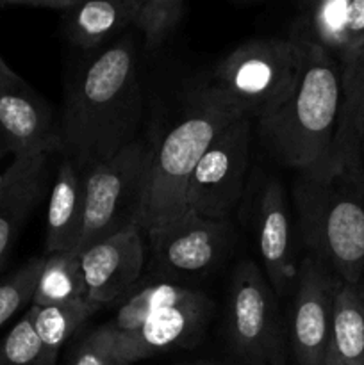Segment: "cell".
Segmentation results:
<instances>
[{
  "instance_id": "6da1fadb",
  "label": "cell",
  "mask_w": 364,
  "mask_h": 365,
  "mask_svg": "<svg viewBox=\"0 0 364 365\" xmlns=\"http://www.w3.org/2000/svg\"><path fill=\"white\" fill-rule=\"evenodd\" d=\"M141 84L132 36L91 53L74 73L59 123L61 152L81 168L132 143L141 120Z\"/></svg>"
},
{
  "instance_id": "7a4b0ae2",
  "label": "cell",
  "mask_w": 364,
  "mask_h": 365,
  "mask_svg": "<svg viewBox=\"0 0 364 365\" xmlns=\"http://www.w3.org/2000/svg\"><path fill=\"white\" fill-rule=\"evenodd\" d=\"M300 234L335 277L357 285L364 277V182L359 155L334 145L293 182Z\"/></svg>"
},
{
  "instance_id": "3957f363",
  "label": "cell",
  "mask_w": 364,
  "mask_h": 365,
  "mask_svg": "<svg viewBox=\"0 0 364 365\" xmlns=\"http://www.w3.org/2000/svg\"><path fill=\"white\" fill-rule=\"evenodd\" d=\"M302 52L300 73L288 98L257 120L264 145L293 170L332 152L343 107L341 61L323 46L293 36Z\"/></svg>"
},
{
  "instance_id": "277c9868",
  "label": "cell",
  "mask_w": 364,
  "mask_h": 365,
  "mask_svg": "<svg viewBox=\"0 0 364 365\" xmlns=\"http://www.w3.org/2000/svg\"><path fill=\"white\" fill-rule=\"evenodd\" d=\"M121 298L116 314L106 324L127 365L191 348L213 314V302L203 292L153 274Z\"/></svg>"
},
{
  "instance_id": "5b68a950",
  "label": "cell",
  "mask_w": 364,
  "mask_h": 365,
  "mask_svg": "<svg viewBox=\"0 0 364 365\" xmlns=\"http://www.w3.org/2000/svg\"><path fill=\"white\" fill-rule=\"evenodd\" d=\"M300 64L302 52L291 36L250 39L218 63L209 82L196 89L191 100L236 120H261L288 98Z\"/></svg>"
},
{
  "instance_id": "8992f818",
  "label": "cell",
  "mask_w": 364,
  "mask_h": 365,
  "mask_svg": "<svg viewBox=\"0 0 364 365\" xmlns=\"http://www.w3.org/2000/svg\"><path fill=\"white\" fill-rule=\"evenodd\" d=\"M189 110L152 145L141 232L156 230L186 210L184 196L193 170L214 135L234 121L231 114L189 98ZM239 120V118H238Z\"/></svg>"
},
{
  "instance_id": "52a82bcc",
  "label": "cell",
  "mask_w": 364,
  "mask_h": 365,
  "mask_svg": "<svg viewBox=\"0 0 364 365\" xmlns=\"http://www.w3.org/2000/svg\"><path fill=\"white\" fill-rule=\"evenodd\" d=\"M152 145L134 139L84 171V232L81 250L141 223ZM79 250V252H81Z\"/></svg>"
},
{
  "instance_id": "ba28073f",
  "label": "cell",
  "mask_w": 364,
  "mask_h": 365,
  "mask_svg": "<svg viewBox=\"0 0 364 365\" xmlns=\"http://www.w3.org/2000/svg\"><path fill=\"white\" fill-rule=\"evenodd\" d=\"M225 330L232 353L243 365L285 364L278 296L252 260H243L232 274Z\"/></svg>"
},
{
  "instance_id": "9c48e42d",
  "label": "cell",
  "mask_w": 364,
  "mask_h": 365,
  "mask_svg": "<svg viewBox=\"0 0 364 365\" xmlns=\"http://www.w3.org/2000/svg\"><path fill=\"white\" fill-rule=\"evenodd\" d=\"M252 120L239 118L225 125L193 170L184 196L186 210L228 220L243 198L250 164Z\"/></svg>"
},
{
  "instance_id": "30bf717a",
  "label": "cell",
  "mask_w": 364,
  "mask_h": 365,
  "mask_svg": "<svg viewBox=\"0 0 364 365\" xmlns=\"http://www.w3.org/2000/svg\"><path fill=\"white\" fill-rule=\"evenodd\" d=\"M152 274L181 282L216 267L234 245L228 220H213L193 210L148 232Z\"/></svg>"
},
{
  "instance_id": "8fae6325",
  "label": "cell",
  "mask_w": 364,
  "mask_h": 365,
  "mask_svg": "<svg viewBox=\"0 0 364 365\" xmlns=\"http://www.w3.org/2000/svg\"><path fill=\"white\" fill-rule=\"evenodd\" d=\"M339 285L341 280L318 257L309 253L300 260L289 323V344L296 365H325Z\"/></svg>"
},
{
  "instance_id": "7c38bea8",
  "label": "cell",
  "mask_w": 364,
  "mask_h": 365,
  "mask_svg": "<svg viewBox=\"0 0 364 365\" xmlns=\"http://www.w3.org/2000/svg\"><path fill=\"white\" fill-rule=\"evenodd\" d=\"M0 139L13 157L59 153V123L49 103L0 53Z\"/></svg>"
},
{
  "instance_id": "4fadbf2b",
  "label": "cell",
  "mask_w": 364,
  "mask_h": 365,
  "mask_svg": "<svg viewBox=\"0 0 364 365\" xmlns=\"http://www.w3.org/2000/svg\"><path fill=\"white\" fill-rule=\"evenodd\" d=\"M141 234V228L132 227L79 252L86 296L96 307L116 302L138 284L145 264Z\"/></svg>"
},
{
  "instance_id": "5bb4252c",
  "label": "cell",
  "mask_w": 364,
  "mask_h": 365,
  "mask_svg": "<svg viewBox=\"0 0 364 365\" xmlns=\"http://www.w3.org/2000/svg\"><path fill=\"white\" fill-rule=\"evenodd\" d=\"M257 250L263 273L278 298L291 294L298 277L285 191L277 178H266L256 200Z\"/></svg>"
},
{
  "instance_id": "9a60e30c",
  "label": "cell",
  "mask_w": 364,
  "mask_h": 365,
  "mask_svg": "<svg viewBox=\"0 0 364 365\" xmlns=\"http://www.w3.org/2000/svg\"><path fill=\"white\" fill-rule=\"evenodd\" d=\"M49 153L13 157L0 185V269L45 187Z\"/></svg>"
},
{
  "instance_id": "2e32d148",
  "label": "cell",
  "mask_w": 364,
  "mask_h": 365,
  "mask_svg": "<svg viewBox=\"0 0 364 365\" xmlns=\"http://www.w3.org/2000/svg\"><path fill=\"white\" fill-rule=\"evenodd\" d=\"M84 232V171L63 157L49 196L46 253L79 252Z\"/></svg>"
},
{
  "instance_id": "e0dca14e",
  "label": "cell",
  "mask_w": 364,
  "mask_h": 365,
  "mask_svg": "<svg viewBox=\"0 0 364 365\" xmlns=\"http://www.w3.org/2000/svg\"><path fill=\"white\" fill-rule=\"evenodd\" d=\"M143 0H79L63 13L64 34L71 45L96 50L134 27Z\"/></svg>"
},
{
  "instance_id": "ac0fdd59",
  "label": "cell",
  "mask_w": 364,
  "mask_h": 365,
  "mask_svg": "<svg viewBox=\"0 0 364 365\" xmlns=\"http://www.w3.org/2000/svg\"><path fill=\"white\" fill-rule=\"evenodd\" d=\"M352 0H300L302 16L293 36L313 41L341 59Z\"/></svg>"
},
{
  "instance_id": "d6986e66",
  "label": "cell",
  "mask_w": 364,
  "mask_h": 365,
  "mask_svg": "<svg viewBox=\"0 0 364 365\" xmlns=\"http://www.w3.org/2000/svg\"><path fill=\"white\" fill-rule=\"evenodd\" d=\"M98 309L100 307H96L89 299H77V302L61 303V305H32L27 310L31 314L36 334L43 344V353H45L43 365H56L61 348Z\"/></svg>"
},
{
  "instance_id": "ffe728a7",
  "label": "cell",
  "mask_w": 364,
  "mask_h": 365,
  "mask_svg": "<svg viewBox=\"0 0 364 365\" xmlns=\"http://www.w3.org/2000/svg\"><path fill=\"white\" fill-rule=\"evenodd\" d=\"M330 348L345 365H364V296L355 285L341 282L335 292Z\"/></svg>"
},
{
  "instance_id": "44dd1931",
  "label": "cell",
  "mask_w": 364,
  "mask_h": 365,
  "mask_svg": "<svg viewBox=\"0 0 364 365\" xmlns=\"http://www.w3.org/2000/svg\"><path fill=\"white\" fill-rule=\"evenodd\" d=\"M77 299H88L81 253H46L31 303L34 307H49Z\"/></svg>"
},
{
  "instance_id": "7402d4cb",
  "label": "cell",
  "mask_w": 364,
  "mask_h": 365,
  "mask_svg": "<svg viewBox=\"0 0 364 365\" xmlns=\"http://www.w3.org/2000/svg\"><path fill=\"white\" fill-rule=\"evenodd\" d=\"M343 107L335 146L359 155L364 141V45L341 59Z\"/></svg>"
},
{
  "instance_id": "603a6c76",
  "label": "cell",
  "mask_w": 364,
  "mask_h": 365,
  "mask_svg": "<svg viewBox=\"0 0 364 365\" xmlns=\"http://www.w3.org/2000/svg\"><path fill=\"white\" fill-rule=\"evenodd\" d=\"M188 0H143L134 27L141 32L146 50H156L177 29Z\"/></svg>"
},
{
  "instance_id": "cb8c5ba5",
  "label": "cell",
  "mask_w": 364,
  "mask_h": 365,
  "mask_svg": "<svg viewBox=\"0 0 364 365\" xmlns=\"http://www.w3.org/2000/svg\"><path fill=\"white\" fill-rule=\"evenodd\" d=\"M45 255L29 259L9 278L0 282V328L27 303L32 302Z\"/></svg>"
},
{
  "instance_id": "d4e9b609",
  "label": "cell",
  "mask_w": 364,
  "mask_h": 365,
  "mask_svg": "<svg viewBox=\"0 0 364 365\" xmlns=\"http://www.w3.org/2000/svg\"><path fill=\"white\" fill-rule=\"evenodd\" d=\"M43 344L31 314L25 312L0 344V365H43Z\"/></svg>"
},
{
  "instance_id": "484cf974",
  "label": "cell",
  "mask_w": 364,
  "mask_h": 365,
  "mask_svg": "<svg viewBox=\"0 0 364 365\" xmlns=\"http://www.w3.org/2000/svg\"><path fill=\"white\" fill-rule=\"evenodd\" d=\"M70 365H127L120 359L107 324L93 330L82 341Z\"/></svg>"
},
{
  "instance_id": "4316f807",
  "label": "cell",
  "mask_w": 364,
  "mask_h": 365,
  "mask_svg": "<svg viewBox=\"0 0 364 365\" xmlns=\"http://www.w3.org/2000/svg\"><path fill=\"white\" fill-rule=\"evenodd\" d=\"M364 45V0H352L346 24V43L341 59ZM339 59V61H341Z\"/></svg>"
},
{
  "instance_id": "83f0119b",
  "label": "cell",
  "mask_w": 364,
  "mask_h": 365,
  "mask_svg": "<svg viewBox=\"0 0 364 365\" xmlns=\"http://www.w3.org/2000/svg\"><path fill=\"white\" fill-rule=\"evenodd\" d=\"M79 0H0V4H9V6H29V7H46V9L66 11L75 6Z\"/></svg>"
},
{
  "instance_id": "f1b7e54d",
  "label": "cell",
  "mask_w": 364,
  "mask_h": 365,
  "mask_svg": "<svg viewBox=\"0 0 364 365\" xmlns=\"http://www.w3.org/2000/svg\"><path fill=\"white\" fill-rule=\"evenodd\" d=\"M325 365H345L341 362V360L338 359V355H335L334 351H332V348L328 349L327 353V360H325Z\"/></svg>"
},
{
  "instance_id": "f546056e",
  "label": "cell",
  "mask_w": 364,
  "mask_h": 365,
  "mask_svg": "<svg viewBox=\"0 0 364 365\" xmlns=\"http://www.w3.org/2000/svg\"><path fill=\"white\" fill-rule=\"evenodd\" d=\"M359 163H360V175H363V182H364V141L360 143L359 146Z\"/></svg>"
},
{
  "instance_id": "4dcf8cb0",
  "label": "cell",
  "mask_w": 364,
  "mask_h": 365,
  "mask_svg": "<svg viewBox=\"0 0 364 365\" xmlns=\"http://www.w3.org/2000/svg\"><path fill=\"white\" fill-rule=\"evenodd\" d=\"M7 153H9V150H7V146L4 145V141L0 139V160H2L4 155H7Z\"/></svg>"
},
{
  "instance_id": "1f68e13d",
  "label": "cell",
  "mask_w": 364,
  "mask_h": 365,
  "mask_svg": "<svg viewBox=\"0 0 364 365\" xmlns=\"http://www.w3.org/2000/svg\"><path fill=\"white\" fill-rule=\"evenodd\" d=\"M184 365H218L214 362H207V360H198V362H193V364H184Z\"/></svg>"
},
{
  "instance_id": "d6a6232c",
  "label": "cell",
  "mask_w": 364,
  "mask_h": 365,
  "mask_svg": "<svg viewBox=\"0 0 364 365\" xmlns=\"http://www.w3.org/2000/svg\"><path fill=\"white\" fill-rule=\"evenodd\" d=\"M355 287H357V289H359V291H360V294H363V296H364V277H363V278H360V282H359V284H357V285H355Z\"/></svg>"
},
{
  "instance_id": "836d02e7",
  "label": "cell",
  "mask_w": 364,
  "mask_h": 365,
  "mask_svg": "<svg viewBox=\"0 0 364 365\" xmlns=\"http://www.w3.org/2000/svg\"><path fill=\"white\" fill-rule=\"evenodd\" d=\"M236 2H257V0H236Z\"/></svg>"
},
{
  "instance_id": "e575fe53",
  "label": "cell",
  "mask_w": 364,
  "mask_h": 365,
  "mask_svg": "<svg viewBox=\"0 0 364 365\" xmlns=\"http://www.w3.org/2000/svg\"><path fill=\"white\" fill-rule=\"evenodd\" d=\"M0 185H2V173H0Z\"/></svg>"
}]
</instances>
